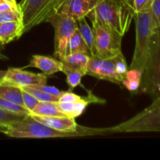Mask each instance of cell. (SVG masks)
Returning a JSON list of instances; mask_svg holds the SVG:
<instances>
[{
	"mask_svg": "<svg viewBox=\"0 0 160 160\" xmlns=\"http://www.w3.org/2000/svg\"><path fill=\"white\" fill-rule=\"evenodd\" d=\"M92 102V99L90 95L82 97L79 101L74 102H57V106L59 111L63 113L66 117L70 118H77L81 116L85 110L86 107Z\"/></svg>",
	"mask_w": 160,
	"mask_h": 160,
	"instance_id": "13",
	"label": "cell"
},
{
	"mask_svg": "<svg viewBox=\"0 0 160 160\" xmlns=\"http://www.w3.org/2000/svg\"><path fill=\"white\" fill-rule=\"evenodd\" d=\"M0 133L11 138H48L82 136L81 132H62L56 131L28 115L20 121L0 127Z\"/></svg>",
	"mask_w": 160,
	"mask_h": 160,
	"instance_id": "3",
	"label": "cell"
},
{
	"mask_svg": "<svg viewBox=\"0 0 160 160\" xmlns=\"http://www.w3.org/2000/svg\"><path fill=\"white\" fill-rule=\"evenodd\" d=\"M31 116L41 117H66L59 111L57 102H39L38 104L30 112Z\"/></svg>",
	"mask_w": 160,
	"mask_h": 160,
	"instance_id": "17",
	"label": "cell"
},
{
	"mask_svg": "<svg viewBox=\"0 0 160 160\" xmlns=\"http://www.w3.org/2000/svg\"><path fill=\"white\" fill-rule=\"evenodd\" d=\"M26 67H36L46 76H51L58 72H62V63L56 58L34 55Z\"/></svg>",
	"mask_w": 160,
	"mask_h": 160,
	"instance_id": "12",
	"label": "cell"
},
{
	"mask_svg": "<svg viewBox=\"0 0 160 160\" xmlns=\"http://www.w3.org/2000/svg\"><path fill=\"white\" fill-rule=\"evenodd\" d=\"M48 76L42 73L26 71L21 68H10L6 72L0 84L16 86L19 88L29 87L35 84H46Z\"/></svg>",
	"mask_w": 160,
	"mask_h": 160,
	"instance_id": "10",
	"label": "cell"
},
{
	"mask_svg": "<svg viewBox=\"0 0 160 160\" xmlns=\"http://www.w3.org/2000/svg\"><path fill=\"white\" fill-rule=\"evenodd\" d=\"M22 97H23V106H24V107L27 108L30 112H31V110H33V109H34V107H35L39 102L38 100L36 99L32 95L28 93V92L24 91L23 89H22Z\"/></svg>",
	"mask_w": 160,
	"mask_h": 160,
	"instance_id": "27",
	"label": "cell"
},
{
	"mask_svg": "<svg viewBox=\"0 0 160 160\" xmlns=\"http://www.w3.org/2000/svg\"><path fill=\"white\" fill-rule=\"evenodd\" d=\"M20 88L23 89L24 91L28 92V93L32 95L39 102H59V96L50 95V94L46 93V92L39 90V89L31 87H23Z\"/></svg>",
	"mask_w": 160,
	"mask_h": 160,
	"instance_id": "21",
	"label": "cell"
},
{
	"mask_svg": "<svg viewBox=\"0 0 160 160\" xmlns=\"http://www.w3.org/2000/svg\"><path fill=\"white\" fill-rule=\"evenodd\" d=\"M6 70H0V82H1L2 80L4 78L5 74H6Z\"/></svg>",
	"mask_w": 160,
	"mask_h": 160,
	"instance_id": "35",
	"label": "cell"
},
{
	"mask_svg": "<svg viewBox=\"0 0 160 160\" xmlns=\"http://www.w3.org/2000/svg\"><path fill=\"white\" fill-rule=\"evenodd\" d=\"M3 1L7 2L10 3L12 6H15V7H19L18 4H17V0H3Z\"/></svg>",
	"mask_w": 160,
	"mask_h": 160,
	"instance_id": "34",
	"label": "cell"
},
{
	"mask_svg": "<svg viewBox=\"0 0 160 160\" xmlns=\"http://www.w3.org/2000/svg\"><path fill=\"white\" fill-rule=\"evenodd\" d=\"M46 22L54 28V55L56 59L61 60L65 56L69 39L78 29V21L65 14L56 12L48 17Z\"/></svg>",
	"mask_w": 160,
	"mask_h": 160,
	"instance_id": "8",
	"label": "cell"
},
{
	"mask_svg": "<svg viewBox=\"0 0 160 160\" xmlns=\"http://www.w3.org/2000/svg\"><path fill=\"white\" fill-rule=\"evenodd\" d=\"M0 108L6 111H9V112H15V113L22 114V115H30V111L24 106L16 104V103L2 98H0Z\"/></svg>",
	"mask_w": 160,
	"mask_h": 160,
	"instance_id": "23",
	"label": "cell"
},
{
	"mask_svg": "<svg viewBox=\"0 0 160 160\" xmlns=\"http://www.w3.org/2000/svg\"><path fill=\"white\" fill-rule=\"evenodd\" d=\"M141 78L142 72L135 69H128L122 84L130 92H137L140 87Z\"/></svg>",
	"mask_w": 160,
	"mask_h": 160,
	"instance_id": "20",
	"label": "cell"
},
{
	"mask_svg": "<svg viewBox=\"0 0 160 160\" xmlns=\"http://www.w3.org/2000/svg\"><path fill=\"white\" fill-rule=\"evenodd\" d=\"M95 3V0H62L56 12L65 14L78 20L86 17Z\"/></svg>",
	"mask_w": 160,
	"mask_h": 160,
	"instance_id": "11",
	"label": "cell"
},
{
	"mask_svg": "<svg viewBox=\"0 0 160 160\" xmlns=\"http://www.w3.org/2000/svg\"><path fill=\"white\" fill-rule=\"evenodd\" d=\"M15 6H12L10 3L7 2L2 1V2H0V12H4V11L9 10V9H12V8H14ZM18 8V7H16Z\"/></svg>",
	"mask_w": 160,
	"mask_h": 160,
	"instance_id": "32",
	"label": "cell"
},
{
	"mask_svg": "<svg viewBox=\"0 0 160 160\" xmlns=\"http://www.w3.org/2000/svg\"><path fill=\"white\" fill-rule=\"evenodd\" d=\"M2 1H3V0H0V2H2Z\"/></svg>",
	"mask_w": 160,
	"mask_h": 160,
	"instance_id": "36",
	"label": "cell"
},
{
	"mask_svg": "<svg viewBox=\"0 0 160 160\" xmlns=\"http://www.w3.org/2000/svg\"><path fill=\"white\" fill-rule=\"evenodd\" d=\"M135 20V47L129 69H135L142 73L150 49L152 36L155 26L150 7L134 14Z\"/></svg>",
	"mask_w": 160,
	"mask_h": 160,
	"instance_id": "2",
	"label": "cell"
},
{
	"mask_svg": "<svg viewBox=\"0 0 160 160\" xmlns=\"http://www.w3.org/2000/svg\"><path fill=\"white\" fill-rule=\"evenodd\" d=\"M150 10L155 26L156 28H160V0H152Z\"/></svg>",
	"mask_w": 160,
	"mask_h": 160,
	"instance_id": "28",
	"label": "cell"
},
{
	"mask_svg": "<svg viewBox=\"0 0 160 160\" xmlns=\"http://www.w3.org/2000/svg\"><path fill=\"white\" fill-rule=\"evenodd\" d=\"M106 133L160 132V98L130 120L110 128Z\"/></svg>",
	"mask_w": 160,
	"mask_h": 160,
	"instance_id": "5",
	"label": "cell"
},
{
	"mask_svg": "<svg viewBox=\"0 0 160 160\" xmlns=\"http://www.w3.org/2000/svg\"><path fill=\"white\" fill-rule=\"evenodd\" d=\"M11 21H22L21 13L19 7H14L9 10L0 12V23Z\"/></svg>",
	"mask_w": 160,
	"mask_h": 160,
	"instance_id": "25",
	"label": "cell"
},
{
	"mask_svg": "<svg viewBox=\"0 0 160 160\" xmlns=\"http://www.w3.org/2000/svg\"><path fill=\"white\" fill-rule=\"evenodd\" d=\"M134 13L141 12L146 8L150 7L152 0H130Z\"/></svg>",
	"mask_w": 160,
	"mask_h": 160,
	"instance_id": "29",
	"label": "cell"
},
{
	"mask_svg": "<svg viewBox=\"0 0 160 160\" xmlns=\"http://www.w3.org/2000/svg\"><path fill=\"white\" fill-rule=\"evenodd\" d=\"M74 53H83V54L91 56L88 47L83 39L78 28L69 39L67 48H66L65 56L74 54Z\"/></svg>",
	"mask_w": 160,
	"mask_h": 160,
	"instance_id": "16",
	"label": "cell"
},
{
	"mask_svg": "<svg viewBox=\"0 0 160 160\" xmlns=\"http://www.w3.org/2000/svg\"><path fill=\"white\" fill-rule=\"evenodd\" d=\"M2 44L0 42V59H2V60H7L8 59V57L6 56H5L4 54H2V52H1V48H2Z\"/></svg>",
	"mask_w": 160,
	"mask_h": 160,
	"instance_id": "33",
	"label": "cell"
},
{
	"mask_svg": "<svg viewBox=\"0 0 160 160\" xmlns=\"http://www.w3.org/2000/svg\"><path fill=\"white\" fill-rule=\"evenodd\" d=\"M78 24V30L82 36L83 39L85 43L87 44L88 47L90 51L91 56L94 54V36L92 28L89 26L88 22L86 21V17H82L77 20Z\"/></svg>",
	"mask_w": 160,
	"mask_h": 160,
	"instance_id": "19",
	"label": "cell"
},
{
	"mask_svg": "<svg viewBox=\"0 0 160 160\" xmlns=\"http://www.w3.org/2000/svg\"><path fill=\"white\" fill-rule=\"evenodd\" d=\"M137 93L147 94L153 101L160 98V28H156L152 36L149 53Z\"/></svg>",
	"mask_w": 160,
	"mask_h": 160,
	"instance_id": "4",
	"label": "cell"
},
{
	"mask_svg": "<svg viewBox=\"0 0 160 160\" xmlns=\"http://www.w3.org/2000/svg\"><path fill=\"white\" fill-rule=\"evenodd\" d=\"M112 59H113L114 61L116 71H117V73H118L119 76H120L122 79L124 80L125 74H126V73L128 70V64H127L126 59H125L123 52L120 53V54L117 55V56L113 57Z\"/></svg>",
	"mask_w": 160,
	"mask_h": 160,
	"instance_id": "26",
	"label": "cell"
},
{
	"mask_svg": "<svg viewBox=\"0 0 160 160\" xmlns=\"http://www.w3.org/2000/svg\"><path fill=\"white\" fill-rule=\"evenodd\" d=\"M23 34L22 22L11 21L0 23V42L3 45L20 38Z\"/></svg>",
	"mask_w": 160,
	"mask_h": 160,
	"instance_id": "15",
	"label": "cell"
},
{
	"mask_svg": "<svg viewBox=\"0 0 160 160\" xmlns=\"http://www.w3.org/2000/svg\"><path fill=\"white\" fill-rule=\"evenodd\" d=\"M64 73L67 76V83L70 88V92L81 84V78L84 77V74L78 70H67L64 72Z\"/></svg>",
	"mask_w": 160,
	"mask_h": 160,
	"instance_id": "24",
	"label": "cell"
},
{
	"mask_svg": "<svg viewBox=\"0 0 160 160\" xmlns=\"http://www.w3.org/2000/svg\"><path fill=\"white\" fill-rule=\"evenodd\" d=\"M94 54L92 56L111 59L122 52L123 36L109 27L98 22H92Z\"/></svg>",
	"mask_w": 160,
	"mask_h": 160,
	"instance_id": "7",
	"label": "cell"
},
{
	"mask_svg": "<svg viewBox=\"0 0 160 160\" xmlns=\"http://www.w3.org/2000/svg\"><path fill=\"white\" fill-rule=\"evenodd\" d=\"M29 87L39 89L41 91L46 92V93L50 94L52 95H56V96H60L62 93V91L59 90L57 88L53 87V86H48L46 84H35V85L29 86Z\"/></svg>",
	"mask_w": 160,
	"mask_h": 160,
	"instance_id": "30",
	"label": "cell"
},
{
	"mask_svg": "<svg viewBox=\"0 0 160 160\" xmlns=\"http://www.w3.org/2000/svg\"><path fill=\"white\" fill-rule=\"evenodd\" d=\"M82 96L76 95L72 92H62V95L59 96V102H74L79 101L81 99Z\"/></svg>",
	"mask_w": 160,
	"mask_h": 160,
	"instance_id": "31",
	"label": "cell"
},
{
	"mask_svg": "<svg viewBox=\"0 0 160 160\" xmlns=\"http://www.w3.org/2000/svg\"><path fill=\"white\" fill-rule=\"evenodd\" d=\"M26 116L28 115H22V114L9 112L0 108V127H4L17 121H20Z\"/></svg>",
	"mask_w": 160,
	"mask_h": 160,
	"instance_id": "22",
	"label": "cell"
},
{
	"mask_svg": "<svg viewBox=\"0 0 160 160\" xmlns=\"http://www.w3.org/2000/svg\"><path fill=\"white\" fill-rule=\"evenodd\" d=\"M99 80L110 81L121 85L123 80L116 71L114 61L111 59H101L90 56L87 66V73Z\"/></svg>",
	"mask_w": 160,
	"mask_h": 160,
	"instance_id": "9",
	"label": "cell"
},
{
	"mask_svg": "<svg viewBox=\"0 0 160 160\" xmlns=\"http://www.w3.org/2000/svg\"><path fill=\"white\" fill-rule=\"evenodd\" d=\"M90 56L83 53H74V54L65 56L61 62L62 63V72L64 73L67 70H78L84 75L87 73V66Z\"/></svg>",
	"mask_w": 160,
	"mask_h": 160,
	"instance_id": "14",
	"label": "cell"
},
{
	"mask_svg": "<svg viewBox=\"0 0 160 160\" xmlns=\"http://www.w3.org/2000/svg\"><path fill=\"white\" fill-rule=\"evenodd\" d=\"M134 14L130 0H95L86 17L92 23H102L123 37L129 30Z\"/></svg>",
	"mask_w": 160,
	"mask_h": 160,
	"instance_id": "1",
	"label": "cell"
},
{
	"mask_svg": "<svg viewBox=\"0 0 160 160\" xmlns=\"http://www.w3.org/2000/svg\"><path fill=\"white\" fill-rule=\"evenodd\" d=\"M0 98L23 106L22 89L19 87L0 84Z\"/></svg>",
	"mask_w": 160,
	"mask_h": 160,
	"instance_id": "18",
	"label": "cell"
},
{
	"mask_svg": "<svg viewBox=\"0 0 160 160\" xmlns=\"http://www.w3.org/2000/svg\"><path fill=\"white\" fill-rule=\"evenodd\" d=\"M62 0H21L18 3L22 17L23 34L33 28L46 22L56 13Z\"/></svg>",
	"mask_w": 160,
	"mask_h": 160,
	"instance_id": "6",
	"label": "cell"
}]
</instances>
